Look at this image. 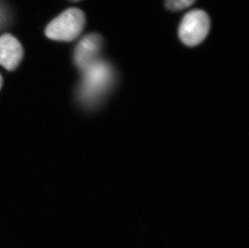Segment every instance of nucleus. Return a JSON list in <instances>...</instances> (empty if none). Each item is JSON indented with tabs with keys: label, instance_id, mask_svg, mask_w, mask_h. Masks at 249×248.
I'll list each match as a JSON object with an SVG mask.
<instances>
[{
	"label": "nucleus",
	"instance_id": "nucleus-1",
	"mask_svg": "<svg viewBox=\"0 0 249 248\" xmlns=\"http://www.w3.org/2000/svg\"><path fill=\"white\" fill-rule=\"evenodd\" d=\"M86 17L78 8H69L53 19L45 28V35L51 40L72 41L84 28Z\"/></svg>",
	"mask_w": 249,
	"mask_h": 248
},
{
	"label": "nucleus",
	"instance_id": "nucleus-2",
	"mask_svg": "<svg viewBox=\"0 0 249 248\" xmlns=\"http://www.w3.org/2000/svg\"><path fill=\"white\" fill-rule=\"evenodd\" d=\"M211 28L208 15L202 10H193L183 17L179 26V37L188 46H196L206 39Z\"/></svg>",
	"mask_w": 249,
	"mask_h": 248
},
{
	"label": "nucleus",
	"instance_id": "nucleus-3",
	"mask_svg": "<svg viewBox=\"0 0 249 248\" xmlns=\"http://www.w3.org/2000/svg\"><path fill=\"white\" fill-rule=\"evenodd\" d=\"M83 91L86 95L99 94L111 84L113 71L106 61L99 60L84 71Z\"/></svg>",
	"mask_w": 249,
	"mask_h": 248
},
{
	"label": "nucleus",
	"instance_id": "nucleus-4",
	"mask_svg": "<svg viewBox=\"0 0 249 248\" xmlns=\"http://www.w3.org/2000/svg\"><path fill=\"white\" fill-rule=\"evenodd\" d=\"M103 48V39L97 33L86 35L78 43L74 50V62L84 71L94 62L100 60L99 54Z\"/></svg>",
	"mask_w": 249,
	"mask_h": 248
},
{
	"label": "nucleus",
	"instance_id": "nucleus-5",
	"mask_svg": "<svg viewBox=\"0 0 249 248\" xmlns=\"http://www.w3.org/2000/svg\"><path fill=\"white\" fill-rule=\"evenodd\" d=\"M24 56L21 44L10 34L0 36V65L7 71H12L19 66Z\"/></svg>",
	"mask_w": 249,
	"mask_h": 248
},
{
	"label": "nucleus",
	"instance_id": "nucleus-6",
	"mask_svg": "<svg viewBox=\"0 0 249 248\" xmlns=\"http://www.w3.org/2000/svg\"><path fill=\"white\" fill-rule=\"evenodd\" d=\"M196 0H165V7L171 11H181L191 7Z\"/></svg>",
	"mask_w": 249,
	"mask_h": 248
},
{
	"label": "nucleus",
	"instance_id": "nucleus-7",
	"mask_svg": "<svg viewBox=\"0 0 249 248\" xmlns=\"http://www.w3.org/2000/svg\"><path fill=\"white\" fill-rule=\"evenodd\" d=\"M2 76H1V74H0V89H1V87H2Z\"/></svg>",
	"mask_w": 249,
	"mask_h": 248
},
{
	"label": "nucleus",
	"instance_id": "nucleus-8",
	"mask_svg": "<svg viewBox=\"0 0 249 248\" xmlns=\"http://www.w3.org/2000/svg\"><path fill=\"white\" fill-rule=\"evenodd\" d=\"M71 1H73V2H78V1H80V0H71Z\"/></svg>",
	"mask_w": 249,
	"mask_h": 248
}]
</instances>
